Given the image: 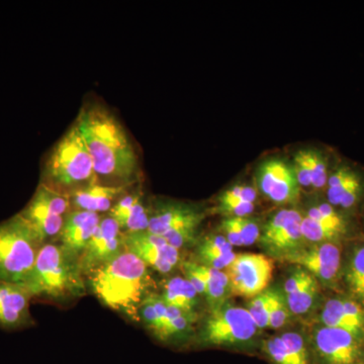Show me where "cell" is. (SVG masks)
Masks as SVG:
<instances>
[{"label": "cell", "instance_id": "5bb4252c", "mask_svg": "<svg viewBox=\"0 0 364 364\" xmlns=\"http://www.w3.org/2000/svg\"><path fill=\"white\" fill-rule=\"evenodd\" d=\"M32 298L21 284L0 282V328L18 331L35 324L31 314Z\"/></svg>", "mask_w": 364, "mask_h": 364}, {"label": "cell", "instance_id": "6da1fadb", "mask_svg": "<svg viewBox=\"0 0 364 364\" xmlns=\"http://www.w3.org/2000/svg\"><path fill=\"white\" fill-rule=\"evenodd\" d=\"M92 158L97 184L130 188L140 177L139 158L128 133L109 109L86 102L76 119Z\"/></svg>", "mask_w": 364, "mask_h": 364}, {"label": "cell", "instance_id": "f1b7e54d", "mask_svg": "<svg viewBox=\"0 0 364 364\" xmlns=\"http://www.w3.org/2000/svg\"><path fill=\"white\" fill-rule=\"evenodd\" d=\"M301 215L294 210H282L275 214L269 222L267 223L264 230H263L261 242L263 245L267 246L272 243L273 239L282 231L287 224L293 220L301 219Z\"/></svg>", "mask_w": 364, "mask_h": 364}, {"label": "cell", "instance_id": "83f0119b", "mask_svg": "<svg viewBox=\"0 0 364 364\" xmlns=\"http://www.w3.org/2000/svg\"><path fill=\"white\" fill-rule=\"evenodd\" d=\"M301 229L304 239L318 244L335 240L342 234L337 230L325 226L322 223L315 221L309 217L303 218L301 220Z\"/></svg>", "mask_w": 364, "mask_h": 364}, {"label": "cell", "instance_id": "ffe728a7", "mask_svg": "<svg viewBox=\"0 0 364 364\" xmlns=\"http://www.w3.org/2000/svg\"><path fill=\"white\" fill-rule=\"evenodd\" d=\"M167 305L186 313H196L200 294L186 277H174L167 280L160 294Z\"/></svg>", "mask_w": 364, "mask_h": 364}, {"label": "cell", "instance_id": "4dcf8cb0", "mask_svg": "<svg viewBox=\"0 0 364 364\" xmlns=\"http://www.w3.org/2000/svg\"><path fill=\"white\" fill-rule=\"evenodd\" d=\"M306 217L315 220V221L322 223L325 226L337 230L340 233L345 232V223L341 215L335 210L330 203H322L318 207L312 208L309 210Z\"/></svg>", "mask_w": 364, "mask_h": 364}, {"label": "cell", "instance_id": "74e56055", "mask_svg": "<svg viewBox=\"0 0 364 364\" xmlns=\"http://www.w3.org/2000/svg\"><path fill=\"white\" fill-rule=\"evenodd\" d=\"M222 212L225 214L233 215L235 217H245L253 212L255 205L253 203L244 202V200H233L220 202Z\"/></svg>", "mask_w": 364, "mask_h": 364}, {"label": "cell", "instance_id": "603a6c76", "mask_svg": "<svg viewBox=\"0 0 364 364\" xmlns=\"http://www.w3.org/2000/svg\"><path fill=\"white\" fill-rule=\"evenodd\" d=\"M198 320L195 313H186L176 306L167 305L166 324L163 329L159 341L170 343L186 336L191 326Z\"/></svg>", "mask_w": 364, "mask_h": 364}, {"label": "cell", "instance_id": "ab89813d", "mask_svg": "<svg viewBox=\"0 0 364 364\" xmlns=\"http://www.w3.org/2000/svg\"><path fill=\"white\" fill-rule=\"evenodd\" d=\"M363 363H364V358H363Z\"/></svg>", "mask_w": 364, "mask_h": 364}, {"label": "cell", "instance_id": "e575fe53", "mask_svg": "<svg viewBox=\"0 0 364 364\" xmlns=\"http://www.w3.org/2000/svg\"><path fill=\"white\" fill-rule=\"evenodd\" d=\"M294 174L296 181L301 186H312V171H311L310 161H309L308 152L299 151L294 158Z\"/></svg>", "mask_w": 364, "mask_h": 364}, {"label": "cell", "instance_id": "7c38bea8", "mask_svg": "<svg viewBox=\"0 0 364 364\" xmlns=\"http://www.w3.org/2000/svg\"><path fill=\"white\" fill-rule=\"evenodd\" d=\"M124 249V233L121 228L111 215H102L97 230L80 257V267L85 277L114 259Z\"/></svg>", "mask_w": 364, "mask_h": 364}, {"label": "cell", "instance_id": "d6a6232c", "mask_svg": "<svg viewBox=\"0 0 364 364\" xmlns=\"http://www.w3.org/2000/svg\"><path fill=\"white\" fill-rule=\"evenodd\" d=\"M236 255L233 251H205L196 249L198 264L219 270L226 269L233 262Z\"/></svg>", "mask_w": 364, "mask_h": 364}, {"label": "cell", "instance_id": "ba28073f", "mask_svg": "<svg viewBox=\"0 0 364 364\" xmlns=\"http://www.w3.org/2000/svg\"><path fill=\"white\" fill-rule=\"evenodd\" d=\"M71 212L68 196L39 183L33 198L18 213L46 243L58 242L67 215Z\"/></svg>", "mask_w": 364, "mask_h": 364}, {"label": "cell", "instance_id": "ac0fdd59", "mask_svg": "<svg viewBox=\"0 0 364 364\" xmlns=\"http://www.w3.org/2000/svg\"><path fill=\"white\" fill-rule=\"evenodd\" d=\"M131 189L107 213L124 234L146 231L149 227V208L144 203L142 191Z\"/></svg>", "mask_w": 364, "mask_h": 364}, {"label": "cell", "instance_id": "9c48e42d", "mask_svg": "<svg viewBox=\"0 0 364 364\" xmlns=\"http://www.w3.org/2000/svg\"><path fill=\"white\" fill-rule=\"evenodd\" d=\"M314 364H363L364 340L337 328L318 326L311 334Z\"/></svg>", "mask_w": 364, "mask_h": 364}, {"label": "cell", "instance_id": "836d02e7", "mask_svg": "<svg viewBox=\"0 0 364 364\" xmlns=\"http://www.w3.org/2000/svg\"><path fill=\"white\" fill-rule=\"evenodd\" d=\"M311 171H312V186L315 188H322L328 181L327 162L321 153L317 151H306Z\"/></svg>", "mask_w": 364, "mask_h": 364}, {"label": "cell", "instance_id": "4fadbf2b", "mask_svg": "<svg viewBox=\"0 0 364 364\" xmlns=\"http://www.w3.org/2000/svg\"><path fill=\"white\" fill-rule=\"evenodd\" d=\"M289 262L299 264L316 279L326 284H333L338 279L341 267V252L336 244L332 242L301 250H294L286 254Z\"/></svg>", "mask_w": 364, "mask_h": 364}, {"label": "cell", "instance_id": "d6986e66", "mask_svg": "<svg viewBox=\"0 0 364 364\" xmlns=\"http://www.w3.org/2000/svg\"><path fill=\"white\" fill-rule=\"evenodd\" d=\"M130 188H107L100 184H93L90 188L69 196L71 210L107 214L117 200Z\"/></svg>", "mask_w": 364, "mask_h": 364}, {"label": "cell", "instance_id": "44dd1931", "mask_svg": "<svg viewBox=\"0 0 364 364\" xmlns=\"http://www.w3.org/2000/svg\"><path fill=\"white\" fill-rule=\"evenodd\" d=\"M167 304L161 296L151 293L144 299L139 311L140 322L151 332L157 340L161 336L166 324Z\"/></svg>", "mask_w": 364, "mask_h": 364}, {"label": "cell", "instance_id": "2e32d148", "mask_svg": "<svg viewBox=\"0 0 364 364\" xmlns=\"http://www.w3.org/2000/svg\"><path fill=\"white\" fill-rule=\"evenodd\" d=\"M321 325L337 328L364 340V306L354 299H332L320 314Z\"/></svg>", "mask_w": 364, "mask_h": 364}, {"label": "cell", "instance_id": "484cf974", "mask_svg": "<svg viewBox=\"0 0 364 364\" xmlns=\"http://www.w3.org/2000/svg\"><path fill=\"white\" fill-rule=\"evenodd\" d=\"M361 181L358 174L349 167H340L328 177V200L330 205H339L342 198L358 182Z\"/></svg>", "mask_w": 364, "mask_h": 364}, {"label": "cell", "instance_id": "277c9868", "mask_svg": "<svg viewBox=\"0 0 364 364\" xmlns=\"http://www.w3.org/2000/svg\"><path fill=\"white\" fill-rule=\"evenodd\" d=\"M40 183L68 198L97 183L92 158L76 122L48 155Z\"/></svg>", "mask_w": 364, "mask_h": 364}, {"label": "cell", "instance_id": "8d00e7d4", "mask_svg": "<svg viewBox=\"0 0 364 364\" xmlns=\"http://www.w3.org/2000/svg\"><path fill=\"white\" fill-rule=\"evenodd\" d=\"M239 200L244 202L253 203L256 200V191L250 186H236L228 189L220 198V202L226 200Z\"/></svg>", "mask_w": 364, "mask_h": 364}, {"label": "cell", "instance_id": "4316f807", "mask_svg": "<svg viewBox=\"0 0 364 364\" xmlns=\"http://www.w3.org/2000/svg\"><path fill=\"white\" fill-rule=\"evenodd\" d=\"M301 220L303 218L293 220L287 224V226L273 239L267 248L272 249L273 251H279V252L287 251V254L291 252V249L296 250L299 243L304 240L301 229Z\"/></svg>", "mask_w": 364, "mask_h": 364}, {"label": "cell", "instance_id": "7a4b0ae2", "mask_svg": "<svg viewBox=\"0 0 364 364\" xmlns=\"http://www.w3.org/2000/svg\"><path fill=\"white\" fill-rule=\"evenodd\" d=\"M86 286L102 305L140 322L139 311L154 282L150 268L133 253L124 250L114 259L91 272Z\"/></svg>", "mask_w": 364, "mask_h": 364}, {"label": "cell", "instance_id": "d4e9b609", "mask_svg": "<svg viewBox=\"0 0 364 364\" xmlns=\"http://www.w3.org/2000/svg\"><path fill=\"white\" fill-rule=\"evenodd\" d=\"M318 296V280L312 277L304 286L299 287L293 293L287 294L286 299L289 312L296 316L306 315L315 306Z\"/></svg>", "mask_w": 364, "mask_h": 364}, {"label": "cell", "instance_id": "f546056e", "mask_svg": "<svg viewBox=\"0 0 364 364\" xmlns=\"http://www.w3.org/2000/svg\"><path fill=\"white\" fill-rule=\"evenodd\" d=\"M272 291H265L251 299L248 304V312L258 329L269 327V309Z\"/></svg>", "mask_w": 364, "mask_h": 364}, {"label": "cell", "instance_id": "cb8c5ba5", "mask_svg": "<svg viewBox=\"0 0 364 364\" xmlns=\"http://www.w3.org/2000/svg\"><path fill=\"white\" fill-rule=\"evenodd\" d=\"M345 282L354 301L364 304V245L352 252L345 269Z\"/></svg>", "mask_w": 364, "mask_h": 364}, {"label": "cell", "instance_id": "8fae6325", "mask_svg": "<svg viewBox=\"0 0 364 364\" xmlns=\"http://www.w3.org/2000/svg\"><path fill=\"white\" fill-rule=\"evenodd\" d=\"M126 250L133 253L151 269L168 274L181 263V252L162 236L146 231L124 233Z\"/></svg>", "mask_w": 364, "mask_h": 364}, {"label": "cell", "instance_id": "3957f363", "mask_svg": "<svg viewBox=\"0 0 364 364\" xmlns=\"http://www.w3.org/2000/svg\"><path fill=\"white\" fill-rule=\"evenodd\" d=\"M23 287L32 299L55 304L82 298L87 289L80 259L58 242L43 245Z\"/></svg>", "mask_w": 364, "mask_h": 364}, {"label": "cell", "instance_id": "1f68e13d", "mask_svg": "<svg viewBox=\"0 0 364 364\" xmlns=\"http://www.w3.org/2000/svg\"><path fill=\"white\" fill-rule=\"evenodd\" d=\"M286 296L279 291H272L269 309V328L280 329L286 326L289 317Z\"/></svg>", "mask_w": 364, "mask_h": 364}, {"label": "cell", "instance_id": "9a60e30c", "mask_svg": "<svg viewBox=\"0 0 364 364\" xmlns=\"http://www.w3.org/2000/svg\"><path fill=\"white\" fill-rule=\"evenodd\" d=\"M258 183L272 202L291 203L298 198L299 182L294 169L282 160H269L261 165Z\"/></svg>", "mask_w": 364, "mask_h": 364}, {"label": "cell", "instance_id": "5b68a950", "mask_svg": "<svg viewBox=\"0 0 364 364\" xmlns=\"http://www.w3.org/2000/svg\"><path fill=\"white\" fill-rule=\"evenodd\" d=\"M43 245L20 214L0 223V282L23 286Z\"/></svg>", "mask_w": 364, "mask_h": 364}, {"label": "cell", "instance_id": "30bf717a", "mask_svg": "<svg viewBox=\"0 0 364 364\" xmlns=\"http://www.w3.org/2000/svg\"><path fill=\"white\" fill-rule=\"evenodd\" d=\"M226 269L230 291L235 296L252 299L265 291L269 284L273 261L262 254H237Z\"/></svg>", "mask_w": 364, "mask_h": 364}, {"label": "cell", "instance_id": "7402d4cb", "mask_svg": "<svg viewBox=\"0 0 364 364\" xmlns=\"http://www.w3.org/2000/svg\"><path fill=\"white\" fill-rule=\"evenodd\" d=\"M196 272L200 273L205 284V298L212 310L223 305L227 291L229 289V279L224 270L203 267L195 262Z\"/></svg>", "mask_w": 364, "mask_h": 364}, {"label": "cell", "instance_id": "e0dca14e", "mask_svg": "<svg viewBox=\"0 0 364 364\" xmlns=\"http://www.w3.org/2000/svg\"><path fill=\"white\" fill-rule=\"evenodd\" d=\"M102 217V215L85 210H71L62 228L58 243L80 259Z\"/></svg>", "mask_w": 364, "mask_h": 364}, {"label": "cell", "instance_id": "8992f818", "mask_svg": "<svg viewBox=\"0 0 364 364\" xmlns=\"http://www.w3.org/2000/svg\"><path fill=\"white\" fill-rule=\"evenodd\" d=\"M258 327L247 309L223 305L205 318L196 337L198 347L250 351L256 348Z\"/></svg>", "mask_w": 364, "mask_h": 364}, {"label": "cell", "instance_id": "52a82bcc", "mask_svg": "<svg viewBox=\"0 0 364 364\" xmlns=\"http://www.w3.org/2000/svg\"><path fill=\"white\" fill-rule=\"evenodd\" d=\"M198 208L186 203L158 202L149 208L148 231L162 236L177 250L188 247L198 239V228L205 219Z\"/></svg>", "mask_w": 364, "mask_h": 364}, {"label": "cell", "instance_id": "d590c367", "mask_svg": "<svg viewBox=\"0 0 364 364\" xmlns=\"http://www.w3.org/2000/svg\"><path fill=\"white\" fill-rule=\"evenodd\" d=\"M235 223L240 231L243 245H252L260 237L259 228L252 220L246 219L245 217H233Z\"/></svg>", "mask_w": 364, "mask_h": 364}, {"label": "cell", "instance_id": "f35d334b", "mask_svg": "<svg viewBox=\"0 0 364 364\" xmlns=\"http://www.w3.org/2000/svg\"><path fill=\"white\" fill-rule=\"evenodd\" d=\"M222 231L224 232V237L232 246H243V240L239 228L235 223L234 218L226 219L222 222Z\"/></svg>", "mask_w": 364, "mask_h": 364}, {"label": "cell", "instance_id": "60d3db41", "mask_svg": "<svg viewBox=\"0 0 364 364\" xmlns=\"http://www.w3.org/2000/svg\"><path fill=\"white\" fill-rule=\"evenodd\" d=\"M363 364H364V363H363Z\"/></svg>", "mask_w": 364, "mask_h": 364}]
</instances>
